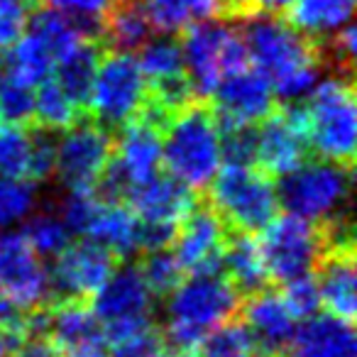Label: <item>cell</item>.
I'll list each match as a JSON object with an SVG mask.
<instances>
[{
  "label": "cell",
  "mask_w": 357,
  "mask_h": 357,
  "mask_svg": "<svg viewBox=\"0 0 357 357\" xmlns=\"http://www.w3.org/2000/svg\"><path fill=\"white\" fill-rule=\"evenodd\" d=\"M154 30L162 35H181L196 22L218 20V0H147L144 3Z\"/></svg>",
  "instance_id": "f1b7e54d"
},
{
  "label": "cell",
  "mask_w": 357,
  "mask_h": 357,
  "mask_svg": "<svg viewBox=\"0 0 357 357\" xmlns=\"http://www.w3.org/2000/svg\"><path fill=\"white\" fill-rule=\"evenodd\" d=\"M220 274L233 284V289L240 294V298L252 296V294L272 287V282L267 277V269H264L262 255H259L257 238L248 233L228 235Z\"/></svg>",
  "instance_id": "cb8c5ba5"
},
{
  "label": "cell",
  "mask_w": 357,
  "mask_h": 357,
  "mask_svg": "<svg viewBox=\"0 0 357 357\" xmlns=\"http://www.w3.org/2000/svg\"><path fill=\"white\" fill-rule=\"evenodd\" d=\"M47 337L59 357H108V335L89 301H52Z\"/></svg>",
  "instance_id": "ac0fdd59"
},
{
  "label": "cell",
  "mask_w": 357,
  "mask_h": 357,
  "mask_svg": "<svg viewBox=\"0 0 357 357\" xmlns=\"http://www.w3.org/2000/svg\"><path fill=\"white\" fill-rule=\"evenodd\" d=\"M32 135L30 128L8 125L0 130V178H25L30 172Z\"/></svg>",
  "instance_id": "836d02e7"
},
{
  "label": "cell",
  "mask_w": 357,
  "mask_h": 357,
  "mask_svg": "<svg viewBox=\"0 0 357 357\" xmlns=\"http://www.w3.org/2000/svg\"><path fill=\"white\" fill-rule=\"evenodd\" d=\"M240 294L223 274H191L167 298L162 328L169 355H199L211 331L240 313Z\"/></svg>",
  "instance_id": "7a4b0ae2"
},
{
  "label": "cell",
  "mask_w": 357,
  "mask_h": 357,
  "mask_svg": "<svg viewBox=\"0 0 357 357\" xmlns=\"http://www.w3.org/2000/svg\"><path fill=\"white\" fill-rule=\"evenodd\" d=\"M311 274L318 287L323 311L337 321L355 326V238L326 240Z\"/></svg>",
  "instance_id": "e0dca14e"
},
{
  "label": "cell",
  "mask_w": 357,
  "mask_h": 357,
  "mask_svg": "<svg viewBox=\"0 0 357 357\" xmlns=\"http://www.w3.org/2000/svg\"><path fill=\"white\" fill-rule=\"evenodd\" d=\"M110 345L113 347H108V357H172L167 342H164L162 328H157L154 323L123 340L110 342Z\"/></svg>",
  "instance_id": "60d3db41"
},
{
  "label": "cell",
  "mask_w": 357,
  "mask_h": 357,
  "mask_svg": "<svg viewBox=\"0 0 357 357\" xmlns=\"http://www.w3.org/2000/svg\"><path fill=\"white\" fill-rule=\"evenodd\" d=\"M243 40L255 69L269 81L284 103L298 100L323 74L321 42L303 37L277 15H255L243 20Z\"/></svg>",
  "instance_id": "6da1fadb"
},
{
  "label": "cell",
  "mask_w": 357,
  "mask_h": 357,
  "mask_svg": "<svg viewBox=\"0 0 357 357\" xmlns=\"http://www.w3.org/2000/svg\"><path fill=\"white\" fill-rule=\"evenodd\" d=\"M15 357H59L56 347L47 335H27L13 352Z\"/></svg>",
  "instance_id": "f6af8a7d"
},
{
  "label": "cell",
  "mask_w": 357,
  "mask_h": 357,
  "mask_svg": "<svg viewBox=\"0 0 357 357\" xmlns=\"http://www.w3.org/2000/svg\"><path fill=\"white\" fill-rule=\"evenodd\" d=\"M0 294L27 311L52 303L50 272L25 233H0Z\"/></svg>",
  "instance_id": "9a60e30c"
},
{
  "label": "cell",
  "mask_w": 357,
  "mask_h": 357,
  "mask_svg": "<svg viewBox=\"0 0 357 357\" xmlns=\"http://www.w3.org/2000/svg\"><path fill=\"white\" fill-rule=\"evenodd\" d=\"M172 357H199V355H172Z\"/></svg>",
  "instance_id": "c3c4849f"
},
{
  "label": "cell",
  "mask_w": 357,
  "mask_h": 357,
  "mask_svg": "<svg viewBox=\"0 0 357 357\" xmlns=\"http://www.w3.org/2000/svg\"><path fill=\"white\" fill-rule=\"evenodd\" d=\"M37 191L25 178H0V228L22 220L35 208Z\"/></svg>",
  "instance_id": "d590c367"
},
{
  "label": "cell",
  "mask_w": 357,
  "mask_h": 357,
  "mask_svg": "<svg viewBox=\"0 0 357 357\" xmlns=\"http://www.w3.org/2000/svg\"><path fill=\"white\" fill-rule=\"evenodd\" d=\"M50 6V10H56L66 17H74L79 25L86 27H100L105 10L113 0H42Z\"/></svg>",
  "instance_id": "b9f144b4"
},
{
  "label": "cell",
  "mask_w": 357,
  "mask_h": 357,
  "mask_svg": "<svg viewBox=\"0 0 357 357\" xmlns=\"http://www.w3.org/2000/svg\"><path fill=\"white\" fill-rule=\"evenodd\" d=\"M22 233H25L27 243L32 245V250H35L40 257H56V255L71 243L69 228H66L64 220L56 213H52V211H42L35 218L27 220Z\"/></svg>",
  "instance_id": "e575fe53"
},
{
  "label": "cell",
  "mask_w": 357,
  "mask_h": 357,
  "mask_svg": "<svg viewBox=\"0 0 357 357\" xmlns=\"http://www.w3.org/2000/svg\"><path fill=\"white\" fill-rule=\"evenodd\" d=\"M86 113H81L71 98L59 89L54 79H47L40 84L35 93V125L50 130V132H66L71 125H76Z\"/></svg>",
  "instance_id": "f546056e"
},
{
  "label": "cell",
  "mask_w": 357,
  "mask_h": 357,
  "mask_svg": "<svg viewBox=\"0 0 357 357\" xmlns=\"http://www.w3.org/2000/svg\"><path fill=\"white\" fill-rule=\"evenodd\" d=\"M115 149V135L84 115L56 142L54 174L69 191L93 189Z\"/></svg>",
  "instance_id": "4fadbf2b"
},
{
  "label": "cell",
  "mask_w": 357,
  "mask_h": 357,
  "mask_svg": "<svg viewBox=\"0 0 357 357\" xmlns=\"http://www.w3.org/2000/svg\"><path fill=\"white\" fill-rule=\"evenodd\" d=\"M301 105L311 152L326 162L355 169L357 103L352 79L328 76Z\"/></svg>",
  "instance_id": "277c9868"
},
{
  "label": "cell",
  "mask_w": 357,
  "mask_h": 357,
  "mask_svg": "<svg viewBox=\"0 0 357 357\" xmlns=\"http://www.w3.org/2000/svg\"><path fill=\"white\" fill-rule=\"evenodd\" d=\"M0 120L17 128L35 125V91L10 79H0Z\"/></svg>",
  "instance_id": "8d00e7d4"
},
{
  "label": "cell",
  "mask_w": 357,
  "mask_h": 357,
  "mask_svg": "<svg viewBox=\"0 0 357 357\" xmlns=\"http://www.w3.org/2000/svg\"><path fill=\"white\" fill-rule=\"evenodd\" d=\"M228 235L230 230L218 218V213L211 208L204 196H199L189 215L178 223L169 250L181 264L186 277H191V274H218L220 264H223Z\"/></svg>",
  "instance_id": "5bb4252c"
},
{
  "label": "cell",
  "mask_w": 357,
  "mask_h": 357,
  "mask_svg": "<svg viewBox=\"0 0 357 357\" xmlns=\"http://www.w3.org/2000/svg\"><path fill=\"white\" fill-rule=\"evenodd\" d=\"M357 342L350 323L328 313L311 316L294 335L287 357H355Z\"/></svg>",
  "instance_id": "7402d4cb"
},
{
  "label": "cell",
  "mask_w": 357,
  "mask_h": 357,
  "mask_svg": "<svg viewBox=\"0 0 357 357\" xmlns=\"http://www.w3.org/2000/svg\"><path fill=\"white\" fill-rule=\"evenodd\" d=\"M54 64L56 61L52 56V52L32 32L22 35L15 45L8 47L6 61H3L8 74L6 79L15 81L20 86H27V89H35L42 81L52 79Z\"/></svg>",
  "instance_id": "83f0119b"
},
{
  "label": "cell",
  "mask_w": 357,
  "mask_h": 357,
  "mask_svg": "<svg viewBox=\"0 0 357 357\" xmlns=\"http://www.w3.org/2000/svg\"><path fill=\"white\" fill-rule=\"evenodd\" d=\"M103 52H105L103 42L86 40L74 52H69L64 59H59L54 64V76L52 79L59 84V89L69 96L71 103L81 113H86V108H89L91 86H93V76Z\"/></svg>",
  "instance_id": "484cf974"
},
{
  "label": "cell",
  "mask_w": 357,
  "mask_h": 357,
  "mask_svg": "<svg viewBox=\"0 0 357 357\" xmlns=\"http://www.w3.org/2000/svg\"><path fill=\"white\" fill-rule=\"evenodd\" d=\"M355 0H294L284 20L313 42H323L350 25Z\"/></svg>",
  "instance_id": "d4e9b609"
},
{
  "label": "cell",
  "mask_w": 357,
  "mask_h": 357,
  "mask_svg": "<svg viewBox=\"0 0 357 357\" xmlns=\"http://www.w3.org/2000/svg\"><path fill=\"white\" fill-rule=\"evenodd\" d=\"M154 32L157 30L142 0H113L103 15L100 42L110 52L132 54L152 40Z\"/></svg>",
  "instance_id": "603a6c76"
},
{
  "label": "cell",
  "mask_w": 357,
  "mask_h": 357,
  "mask_svg": "<svg viewBox=\"0 0 357 357\" xmlns=\"http://www.w3.org/2000/svg\"><path fill=\"white\" fill-rule=\"evenodd\" d=\"M30 13L25 0H0V50H8L20 40Z\"/></svg>",
  "instance_id": "7bdbcfd3"
},
{
  "label": "cell",
  "mask_w": 357,
  "mask_h": 357,
  "mask_svg": "<svg viewBox=\"0 0 357 357\" xmlns=\"http://www.w3.org/2000/svg\"><path fill=\"white\" fill-rule=\"evenodd\" d=\"M162 142L164 132L144 118L130 120L125 128L115 135V149L113 159L120 164L130 184L137 186L147 178H152L159 172L162 164ZM132 191V189H130Z\"/></svg>",
  "instance_id": "44dd1931"
},
{
  "label": "cell",
  "mask_w": 357,
  "mask_h": 357,
  "mask_svg": "<svg viewBox=\"0 0 357 357\" xmlns=\"http://www.w3.org/2000/svg\"><path fill=\"white\" fill-rule=\"evenodd\" d=\"M162 164L186 189L206 194L220 169V130L206 98L191 100L167 125Z\"/></svg>",
  "instance_id": "3957f363"
},
{
  "label": "cell",
  "mask_w": 357,
  "mask_h": 357,
  "mask_svg": "<svg viewBox=\"0 0 357 357\" xmlns=\"http://www.w3.org/2000/svg\"><path fill=\"white\" fill-rule=\"evenodd\" d=\"M326 235L321 220H306L291 213H277L262 228L257 248L269 282L284 284L301 274H311L321 257Z\"/></svg>",
  "instance_id": "9c48e42d"
},
{
  "label": "cell",
  "mask_w": 357,
  "mask_h": 357,
  "mask_svg": "<svg viewBox=\"0 0 357 357\" xmlns=\"http://www.w3.org/2000/svg\"><path fill=\"white\" fill-rule=\"evenodd\" d=\"M204 199L230 233L255 235L279 213L277 184L257 167L220 169Z\"/></svg>",
  "instance_id": "5b68a950"
},
{
  "label": "cell",
  "mask_w": 357,
  "mask_h": 357,
  "mask_svg": "<svg viewBox=\"0 0 357 357\" xmlns=\"http://www.w3.org/2000/svg\"><path fill=\"white\" fill-rule=\"evenodd\" d=\"M257 169L269 178H282L313 159L306 137L303 105L289 100L257 123Z\"/></svg>",
  "instance_id": "8fae6325"
},
{
  "label": "cell",
  "mask_w": 357,
  "mask_h": 357,
  "mask_svg": "<svg viewBox=\"0 0 357 357\" xmlns=\"http://www.w3.org/2000/svg\"><path fill=\"white\" fill-rule=\"evenodd\" d=\"M206 100L213 110L218 130L257 125L277 108V96L257 69H245L225 79Z\"/></svg>",
  "instance_id": "2e32d148"
},
{
  "label": "cell",
  "mask_w": 357,
  "mask_h": 357,
  "mask_svg": "<svg viewBox=\"0 0 357 357\" xmlns=\"http://www.w3.org/2000/svg\"><path fill=\"white\" fill-rule=\"evenodd\" d=\"M235 8H238V0H218V20L235 22Z\"/></svg>",
  "instance_id": "bcb514c9"
},
{
  "label": "cell",
  "mask_w": 357,
  "mask_h": 357,
  "mask_svg": "<svg viewBox=\"0 0 357 357\" xmlns=\"http://www.w3.org/2000/svg\"><path fill=\"white\" fill-rule=\"evenodd\" d=\"M294 0H238L235 8V22L250 20L255 15H277L284 17Z\"/></svg>",
  "instance_id": "ee69618b"
},
{
  "label": "cell",
  "mask_w": 357,
  "mask_h": 357,
  "mask_svg": "<svg viewBox=\"0 0 357 357\" xmlns=\"http://www.w3.org/2000/svg\"><path fill=\"white\" fill-rule=\"evenodd\" d=\"M13 355V345L0 335V357H10Z\"/></svg>",
  "instance_id": "7dc6e473"
},
{
  "label": "cell",
  "mask_w": 357,
  "mask_h": 357,
  "mask_svg": "<svg viewBox=\"0 0 357 357\" xmlns=\"http://www.w3.org/2000/svg\"><path fill=\"white\" fill-rule=\"evenodd\" d=\"M201 357H257V347L252 342V335L248 333L245 323L240 321V313L215 331L208 333L199 350Z\"/></svg>",
  "instance_id": "d6a6232c"
},
{
  "label": "cell",
  "mask_w": 357,
  "mask_h": 357,
  "mask_svg": "<svg viewBox=\"0 0 357 357\" xmlns=\"http://www.w3.org/2000/svg\"><path fill=\"white\" fill-rule=\"evenodd\" d=\"M352 169L333 162L308 159L291 174L279 178V206L306 220H331L350 215Z\"/></svg>",
  "instance_id": "52a82bcc"
},
{
  "label": "cell",
  "mask_w": 357,
  "mask_h": 357,
  "mask_svg": "<svg viewBox=\"0 0 357 357\" xmlns=\"http://www.w3.org/2000/svg\"><path fill=\"white\" fill-rule=\"evenodd\" d=\"M186 74L199 98H208L225 79L248 69L250 56L243 32L223 20H206L176 35Z\"/></svg>",
  "instance_id": "8992f818"
},
{
  "label": "cell",
  "mask_w": 357,
  "mask_h": 357,
  "mask_svg": "<svg viewBox=\"0 0 357 357\" xmlns=\"http://www.w3.org/2000/svg\"><path fill=\"white\" fill-rule=\"evenodd\" d=\"M137 269L154 298H169L178 289V284L186 279V272L181 269V264L176 262L169 248L142 252Z\"/></svg>",
  "instance_id": "1f68e13d"
},
{
  "label": "cell",
  "mask_w": 357,
  "mask_h": 357,
  "mask_svg": "<svg viewBox=\"0 0 357 357\" xmlns=\"http://www.w3.org/2000/svg\"><path fill=\"white\" fill-rule=\"evenodd\" d=\"M144 98L147 81L139 71L137 56L105 50L93 76L86 115L115 135L137 118Z\"/></svg>",
  "instance_id": "ba28073f"
},
{
  "label": "cell",
  "mask_w": 357,
  "mask_h": 357,
  "mask_svg": "<svg viewBox=\"0 0 357 357\" xmlns=\"http://www.w3.org/2000/svg\"><path fill=\"white\" fill-rule=\"evenodd\" d=\"M32 35L52 52L54 61L64 59L69 52H74L81 42H86L89 37L84 35V30L79 27V22L71 17L61 15L56 10H40L32 20Z\"/></svg>",
  "instance_id": "4dcf8cb0"
},
{
  "label": "cell",
  "mask_w": 357,
  "mask_h": 357,
  "mask_svg": "<svg viewBox=\"0 0 357 357\" xmlns=\"http://www.w3.org/2000/svg\"><path fill=\"white\" fill-rule=\"evenodd\" d=\"M196 201H199V194L186 189L181 181L169 176L167 172H157L152 178L132 186L125 204L132 208L142 228H159L176 233L178 223L189 215Z\"/></svg>",
  "instance_id": "d6986e66"
},
{
  "label": "cell",
  "mask_w": 357,
  "mask_h": 357,
  "mask_svg": "<svg viewBox=\"0 0 357 357\" xmlns=\"http://www.w3.org/2000/svg\"><path fill=\"white\" fill-rule=\"evenodd\" d=\"M277 291L287 311L294 316V321H308L321 311V296H318L313 274H301L296 279H289V282L279 284Z\"/></svg>",
  "instance_id": "74e56055"
},
{
  "label": "cell",
  "mask_w": 357,
  "mask_h": 357,
  "mask_svg": "<svg viewBox=\"0 0 357 357\" xmlns=\"http://www.w3.org/2000/svg\"><path fill=\"white\" fill-rule=\"evenodd\" d=\"M0 71H3V64H0Z\"/></svg>",
  "instance_id": "681fc988"
},
{
  "label": "cell",
  "mask_w": 357,
  "mask_h": 357,
  "mask_svg": "<svg viewBox=\"0 0 357 357\" xmlns=\"http://www.w3.org/2000/svg\"><path fill=\"white\" fill-rule=\"evenodd\" d=\"M240 321L252 335L257 355L287 357L296 335V321L287 311L277 289L267 287L252 296H245L240 301Z\"/></svg>",
  "instance_id": "ffe728a7"
},
{
  "label": "cell",
  "mask_w": 357,
  "mask_h": 357,
  "mask_svg": "<svg viewBox=\"0 0 357 357\" xmlns=\"http://www.w3.org/2000/svg\"><path fill=\"white\" fill-rule=\"evenodd\" d=\"M220 162H225V167H257L255 125L220 130Z\"/></svg>",
  "instance_id": "f35d334b"
},
{
  "label": "cell",
  "mask_w": 357,
  "mask_h": 357,
  "mask_svg": "<svg viewBox=\"0 0 357 357\" xmlns=\"http://www.w3.org/2000/svg\"><path fill=\"white\" fill-rule=\"evenodd\" d=\"M120 259L93 240L69 243L54 257L50 272L52 301H89L113 277Z\"/></svg>",
  "instance_id": "7c38bea8"
},
{
  "label": "cell",
  "mask_w": 357,
  "mask_h": 357,
  "mask_svg": "<svg viewBox=\"0 0 357 357\" xmlns=\"http://www.w3.org/2000/svg\"><path fill=\"white\" fill-rule=\"evenodd\" d=\"M100 206H103V201L91 189L69 191V196H66L64 204H61L59 218L64 220V225L69 228L71 235H89Z\"/></svg>",
  "instance_id": "ab89813d"
},
{
  "label": "cell",
  "mask_w": 357,
  "mask_h": 357,
  "mask_svg": "<svg viewBox=\"0 0 357 357\" xmlns=\"http://www.w3.org/2000/svg\"><path fill=\"white\" fill-rule=\"evenodd\" d=\"M139 238L142 228L128 204H103L89 230V240L108 248L120 262L139 252Z\"/></svg>",
  "instance_id": "4316f807"
},
{
  "label": "cell",
  "mask_w": 357,
  "mask_h": 357,
  "mask_svg": "<svg viewBox=\"0 0 357 357\" xmlns=\"http://www.w3.org/2000/svg\"><path fill=\"white\" fill-rule=\"evenodd\" d=\"M152 298L139 269L120 264L91 298V308L103 326L108 342H115L152 326Z\"/></svg>",
  "instance_id": "30bf717a"
}]
</instances>
